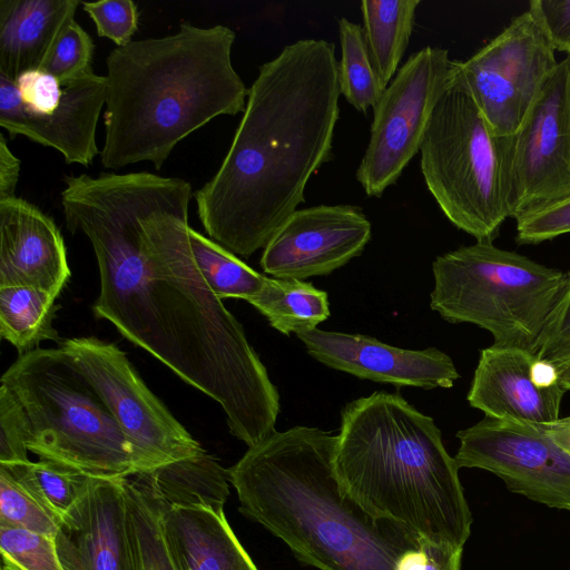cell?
Wrapping results in <instances>:
<instances>
[{"label":"cell","instance_id":"obj_1","mask_svg":"<svg viewBox=\"0 0 570 570\" xmlns=\"http://www.w3.org/2000/svg\"><path fill=\"white\" fill-rule=\"evenodd\" d=\"M62 181L66 227L89 239L98 264L96 317L215 400L248 448L273 433L279 393L193 256L190 183L148 171Z\"/></svg>","mask_w":570,"mask_h":570},{"label":"cell","instance_id":"obj_2","mask_svg":"<svg viewBox=\"0 0 570 570\" xmlns=\"http://www.w3.org/2000/svg\"><path fill=\"white\" fill-rule=\"evenodd\" d=\"M340 95L335 46L324 39L287 45L259 67L222 165L194 194L210 239L243 257L267 245L332 158Z\"/></svg>","mask_w":570,"mask_h":570},{"label":"cell","instance_id":"obj_3","mask_svg":"<svg viewBox=\"0 0 570 570\" xmlns=\"http://www.w3.org/2000/svg\"><path fill=\"white\" fill-rule=\"evenodd\" d=\"M337 435L317 428L274 431L227 470L239 512L318 570H394L421 539L373 515L342 487Z\"/></svg>","mask_w":570,"mask_h":570},{"label":"cell","instance_id":"obj_4","mask_svg":"<svg viewBox=\"0 0 570 570\" xmlns=\"http://www.w3.org/2000/svg\"><path fill=\"white\" fill-rule=\"evenodd\" d=\"M236 39L224 24L184 21L168 36L132 40L106 59L100 161L160 169L174 148L218 116L244 112L248 89L232 62Z\"/></svg>","mask_w":570,"mask_h":570},{"label":"cell","instance_id":"obj_5","mask_svg":"<svg viewBox=\"0 0 570 570\" xmlns=\"http://www.w3.org/2000/svg\"><path fill=\"white\" fill-rule=\"evenodd\" d=\"M335 470L373 515L431 543L463 549L472 514L459 466L433 419L401 395L374 392L343 407Z\"/></svg>","mask_w":570,"mask_h":570},{"label":"cell","instance_id":"obj_6","mask_svg":"<svg viewBox=\"0 0 570 570\" xmlns=\"http://www.w3.org/2000/svg\"><path fill=\"white\" fill-rule=\"evenodd\" d=\"M20 404L26 443L40 460L90 475L138 472L135 449L108 405L63 347L21 354L2 374Z\"/></svg>","mask_w":570,"mask_h":570},{"label":"cell","instance_id":"obj_7","mask_svg":"<svg viewBox=\"0 0 570 570\" xmlns=\"http://www.w3.org/2000/svg\"><path fill=\"white\" fill-rule=\"evenodd\" d=\"M432 271L430 306L442 318L487 330L493 345L534 354L570 283V273L491 240H475L438 256Z\"/></svg>","mask_w":570,"mask_h":570},{"label":"cell","instance_id":"obj_8","mask_svg":"<svg viewBox=\"0 0 570 570\" xmlns=\"http://www.w3.org/2000/svg\"><path fill=\"white\" fill-rule=\"evenodd\" d=\"M421 171L446 218L475 240L498 236L509 207V136H497L465 88L452 82L421 145Z\"/></svg>","mask_w":570,"mask_h":570},{"label":"cell","instance_id":"obj_9","mask_svg":"<svg viewBox=\"0 0 570 570\" xmlns=\"http://www.w3.org/2000/svg\"><path fill=\"white\" fill-rule=\"evenodd\" d=\"M453 75L449 51L428 46L411 55L383 90L356 171L367 196L380 197L420 151L432 112Z\"/></svg>","mask_w":570,"mask_h":570},{"label":"cell","instance_id":"obj_10","mask_svg":"<svg viewBox=\"0 0 570 570\" xmlns=\"http://www.w3.org/2000/svg\"><path fill=\"white\" fill-rule=\"evenodd\" d=\"M554 52L525 10L469 59L454 60L453 79L497 136H512L557 68Z\"/></svg>","mask_w":570,"mask_h":570},{"label":"cell","instance_id":"obj_11","mask_svg":"<svg viewBox=\"0 0 570 570\" xmlns=\"http://www.w3.org/2000/svg\"><path fill=\"white\" fill-rule=\"evenodd\" d=\"M135 449L138 472L206 452L147 387L126 354L94 336L62 340Z\"/></svg>","mask_w":570,"mask_h":570},{"label":"cell","instance_id":"obj_12","mask_svg":"<svg viewBox=\"0 0 570 570\" xmlns=\"http://www.w3.org/2000/svg\"><path fill=\"white\" fill-rule=\"evenodd\" d=\"M456 438L459 469L487 470L513 492L570 511V458L541 425L484 416Z\"/></svg>","mask_w":570,"mask_h":570},{"label":"cell","instance_id":"obj_13","mask_svg":"<svg viewBox=\"0 0 570 570\" xmlns=\"http://www.w3.org/2000/svg\"><path fill=\"white\" fill-rule=\"evenodd\" d=\"M509 185L511 218L570 196V56L509 136Z\"/></svg>","mask_w":570,"mask_h":570},{"label":"cell","instance_id":"obj_14","mask_svg":"<svg viewBox=\"0 0 570 570\" xmlns=\"http://www.w3.org/2000/svg\"><path fill=\"white\" fill-rule=\"evenodd\" d=\"M371 234V223L355 206L296 209L264 247L261 266L281 279L327 275L360 256Z\"/></svg>","mask_w":570,"mask_h":570},{"label":"cell","instance_id":"obj_15","mask_svg":"<svg viewBox=\"0 0 570 570\" xmlns=\"http://www.w3.org/2000/svg\"><path fill=\"white\" fill-rule=\"evenodd\" d=\"M564 392L553 364L492 344L480 353L468 401L485 416L541 425L560 417Z\"/></svg>","mask_w":570,"mask_h":570},{"label":"cell","instance_id":"obj_16","mask_svg":"<svg viewBox=\"0 0 570 570\" xmlns=\"http://www.w3.org/2000/svg\"><path fill=\"white\" fill-rule=\"evenodd\" d=\"M62 85L59 107L49 116H35L23 109L16 82L0 75V126L11 138L24 136L56 149L66 164L88 167L100 154L96 130L106 102V77L90 71Z\"/></svg>","mask_w":570,"mask_h":570},{"label":"cell","instance_id":"obj_17","mask_svg":"<svg viewBox=\"0 0 570 570\" xmlns=\"http://www.w3.org/2000/svg\"><path fill=\"white\" fill-rule=\"evenodd\" d=\"M297 337L316 361L363 380L431 390L450 389L459 379L452 358L435 347L404 350L367 335L317 327Z\"/></svg>","mask_w":570,"mask_h":570},{"label":"cell","instance_id":"obj_18","mask_svg":"<svg viewBox=\"0 0 570 570\" xmlns=\"http://www.w3.org/2000/svg\"><path fill=\"white\" fill-rule=\"evenodd\" d=\"M125 476L89 475L60 522L55 544L63 570H127Z\"/></svg>","mask_w":570,"mask_h":570},{"label":"cell","instance_id":"obj_19","mask_svg":"<svg viewBox=\"0 0 570 570\" xmlns=\"http://www.w3.org/2000/svg\"><path fill=\"white\" fill-rule=\"evenodd\" d=\"M70 276L55 220L21 197L0 199V287L32 286L58 296Z\"/></svg>","mask_w":570,"mask_h":570},{"label":"cell","instance_id":"obj_20","mask_svg":"<svg viewBox=\"0 0 570 570\" xmlns=\"http://www.w3.org/2000/svg\"><path fill=\"white\" fill-rule=\"evenodd\" d=\"M160 501L163 528L177 570H258L224 511Z\"/></svg>","mask_w":570,"mask_h":570},{"label":"cell","instance_id":"obj_21","mask_svg":"<svg viewBox=\"0 0 570 570\" xmlns=\"http://www.w3.org/2000/svg\"><path fill=\"white\" fill-rule=\"evenodd\" d=\"M78 0H0V75L43 69L75 20Z\"/></svg>","mask_w":570,"mask_h":570},{"label":"cell","instance_id":"obj_22","mask_svg":"<svg viewBox=\"0 0 570 570\" xmlns=\"http://www.w3.org/2000/svg\"><path fill=\"white\" fill-rule=\"evenodd\" d=\"M127 570H177L167 546L161 501L141 473L125 476Z\"/></svg>","mask_w":570,"mask_h":570},{"label":"cell","instance_id":"obj_23","mask_svg":"<svg viewBox=\"0 0 570 570\" xmlns=\"http://www.w3.org/2000/svg\"><path fill=\"white\" fill-rule=\"evenodd\" d=\"M139 473L169 505L224 511L229 494L227 470L207 452Z\"/></svg>","mask_w":570,"mask_h":570},{"label":"cell","instance_id":"obj_24","mask_svg":"<svg viewBox=\"0 0 570 570\" xmlns=\"http://www.w3.org/2000/svg\"><path fill=\"white\" fill-rule=\"evenodd\" d=\"M420 0H363V33L377 81L384 90L407 48Z\"/></svg>","mask_w":570,"mask_h":570},{"label":"cell","instance_id":"obj_25","mask_svg":"<svg viewBox=\"0 0 570 570\" xmlns=\"http://www.w3.org/2000/svg\"><path fill=\"white\" fill-rule=\"evenodd\" d=\"M55 294L32 286L0 287V335L24 354L42 341H58Z\"/></svg>","mask_w":570,"mask_h":570},{"label":"cell","instance_id":"obj_26","mask_svg":"<svg viewBox=\"0 0 570 570\" xmlns=\"http://www.w3.org/2000/svg\"><path fill=\"white\" fill-rule=\"evenodd\" d=\"M252 305L284 335L314 330L330 316L327 293L299 279L271 278Z\"/></svg>","mask_w":570,"mask_h":570},{"label":"cell","instance_id":"obj_27","mask_svg":"<svg viewBox=\"0 0 570 570\" xmlns=\"http://www.w3.org/2000/svg\"><path fill=\"white\" fill-rule=\"evenodd\" d=\"M195 262L213 293L219 298L255 302L265 293L271 278L257 273L215 240L189 227Z\"/></svg>","mask_w":570,"mask_h":570},{"label":"cell","instance_id":"obj_28","mask_svg":"<svg viewBox=\"0 0 570 570\" xmlns=\"http://www.w3.org/2000/svg\"><path fill=\"white\" fill-rule=\"evenodd\" d=\"M59 522L78 502L90 474L48 461L0 464Z\"/></svg>","mask_w":570,"mask_h":570},{"label":"cell","instance_id":"obj_29","mask_svg":"<svg viewBox=\"0 0 570 570\" xmlns=\"http://www.w3.org/2000/svg\"><path fill=\"white\" fill-rule=\"evenodd\" d=\"M341 61L338 62L340 91L357 111L374 108L383 90L374 72L363 28L346 18L338 19Z\"/></svg>","mask_w":570,"mask_h":570},{"label":"cell","instance_id":"obj_30","mask_svg":"<svg viewBox=\"0 0 570 570\" xmlns=\"http://www.w3.org/2000/svg\"><path fill=\"white\" fill-rule=\"evenodd\" d=\"M0 525L20 528L55 539L60 522L0 466Z\"/></svg>","mask_w":570,"mask_h":570},{"label":"cell","instance_id":"obj_31","mask_svg":"<svg viewBox=\"0 0 570 570\" xmlns=\"http://www.w3.org/2000/svg\"><path fill=\"white\" fill-rule=\"evenodd\" d=\"M2 570H63L55 539L0 525Z\"/></svg>","mask_w":570,"mask_h":570},{"label":"cell","instance_id":"obj_32","mask_svg":"<svg viewBox=\"0 0 570 570\" xmlns=\"http://www.w3.org/2000/svg\"><path fill=\"white\" fill-rule=\"evenodd\" d=\"M94 51L92 38L75 19L59 38L43 70L55 76L61 83L79 79L94 71Z\"/></svg>","mask_w":570,"mask_h":570},{"label":"cell","instance_id":"obj_33","mask_svg":"<svg viewBox=\"0 0 570 570\" xmlns=\"http://www.w3.org/2000/svg\"><path fill=\"white\" fill-rule=\"evenodd\" d=\"M82 10L94 21L97 35L111 40L116 47L132 41L138 29L139 10L131 0L81 2Z\"/></svg>","mask_w":570,"mask_h":570},{"label":"cell","instance_id":"obj_34","mask_svg":"<svg viewBox=\"0 0 570 570\" xmlns=\"http://www.w3.org/2000/svg\"><path fill=\"white\" fill-rule=\"evenodd\" d=\"M22 409L9 389L0 384V464L29 461Z\"/></svg>","mask_w":570,"mask_h":570},{"label":"cell","instance_id":"obj_35","mask_svg":"<svg viewBox=\"0 0 570 570\" xmlns=\"http://www.w3.org/2000/svg\"><path fill=\"white\" fill-rule=\"evenodd\" d=\"M23 109L35 116H49L60 105L63 85L43 69L22 72L14 81Z\"/></svg>","mask_w":570,"mask_h":570},{"label":"cell","instance_id":"obj_36","mask_svg":"<svg viewBox=\"0 0 570 570\" xmlns=\"http://www.w3.org/2000/svg\"><path fill=\"white\" fill-rule=\"evenodd\" d=\"M527 10L553 50L570 56V0H531Z\"/></svg>","mask_w":570,"mask_h":570},{"label":"cell","instance_id":"obj_37","mask_svg":"<svg viewBox=\"0 0 570 570\" xmlns=\"http://www.w3.org/2000/svg\"><path fill=\"white\" fill-rule=\"evenodd\" d=\"M537 355L554 366L570 360V283Z\"/></svg>","mask_w":570,"mask_h":570},{"label":"cell","instance_id":"obj_38","mask_svg":"<svg viewBox=\"0 0 570 570\" xmlns=\"http://www.w3.org/2000/svg\"><path fill=\"white\" fill-rule=\"evenodd\" d=\"M20 159L11 151L3 134H0V199L16 196L20 177Z\"/></svg>","mask_w":570,"mask_h":570},{"label":"cell","instance_id":"obj_39","mask_svg":"<svg viewBox=\"0 0 570 570\" xmlns=\"http://www.w3.org/2000/svg\"><path fill=\"white\" fill-rule=\"evenodd\" d=\"M553 442L570 458V416L541 424Z\"/></svg>","mask_w":570,"mask_h":570},{"label":"cell","instance_id":"obj_40","mask_svg":"<svg viewBox=\"0 0 570 570\" xmlns=\"http://www.w3.org/2000/svg\"><path fill=\"white\" fill-rule=\"evenodd\" d=\"M556 367L561 385L566 391L570 390V360Z\"/></svg>","mask_w":570,"mask_h":570},{"label":"cell","instance_id":"obj_41","mask_svg":"<svg viewBox=\"0 0 570 570\" xmlns=\"http://www.w3.org/2000/svg\"><path fill=\"white\" fill-rule=\"evenodd\" d=\"M458 570H461V569H458Z\"/></svg>","mask_w":570,"mask_h":570}]
</instances>
